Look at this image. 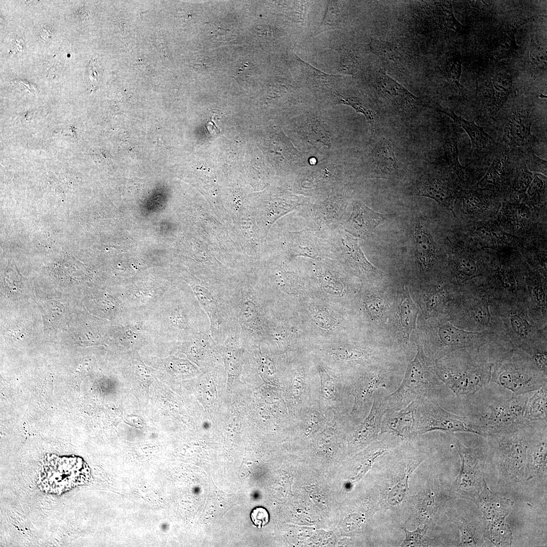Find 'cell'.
<instances>
[{
  "label": "cell",
  "mask_w": 547,
  "mask_h": 547,
  "mask_svg": "<svg viewBox=\"0 0 547 547\" xmlns=\"http://www.w3.org/2000/svg\"><path fill=\"white\" fill-rule=\"evenodd\" d=\"M165 296L160 325L166 337L185 341L198 334L210 333L209 319L195 295L189 292Z\"/></svg>",
  "instance_id": "obj_6"
},
{
  "label": "cell",
  "mask_w": 547,
  "mask_h": 547,
  "mask_svg": "<svg viewBox=\"0 0 547 547\" xmlns=\"http://www.w3.org/2000/svg\"><path fill=\"white\" fill-rule=\"evenodd\" d=\"M455 523L461 533V541L463 546H478L480 544L481 539L477 533L476 528L472 523L462 518L455 520Z\"/></svg>",
  "instance_id": "obj_38"
},
{
  "label": "cell",
  "mask_w": 547,
  "mask_h": 547,
  "mask_svg": "<svg viewBox=\"0 0 547 547\" xmlns=\"http://www.w3.org/2000/svg\"><path fill=\"white\" fill-rule=\"evenodd\" d=\"M328 354L337 362H362L367 360L369 353L364 349L339 346L331 347Z\"/></svg>",
  "instance_id": "obj_31"
},
{
  "label": "cell",
  "mask_w": 547,
  "mask_h": 547,
  "mask_svg": "<svg viewBox=\"0 0 547 547\" xmlns=\"http://www.w3.org/2000/svg\"><path fill=\"white\" fill-rule=\"evenodd\" d=\"M416 419L417 434L434 431L477 434L468 416L451 413L433 399L417 400Z\"/></svg>",
  "instance_id": "obj_9"
},
{
  "label": "cell",
  "mask_w": 547,
  "mask_h": 547,
  "mask_svg": "<svg viewBox=\"0 0 547 547\" xmlns=\"http://www.w3.org/2000/svg\"><path fill=\"white\" fill-rule=\"evenodd\" d=\"M260 296L251 289H241L238 321L242 345L260 342L267 336L268 326Z\"/></svg>",
  "instance_id": "obj_10"
},
{
  "label": "cell",
  "mask_w": 547,
  "mask_h": 547,
  "mask_svg": "<svg viewBox=\"0 0 547 547\" xmlns=\"http://www.w3.org/2000/svg\"><path fill=\"white\" fill-rule=\"evenodd\" d=\"M463 296L464 325L462 329L487 332L504 337L497 303L489 291L467 290L466 295Z\"/></svg>",
  "instance_id": "obj_7"
},
{
  "label": "cell",
  "mask_w": 547,
  "mask_h": 547,
  "mask_svg": "<svg viewBox=\"0 0 547 547\" xmlns=\"http://www.w3.org/2000/svg\"><path fill=\"white\" fill-rule=\"evenodd\" d=\"M338 51L340 55L339 71L345 74H355L359 65L357 55L353 51L347 49L340 48Z\"/></svg>",
  "instance_id": "obj_39"
},
{
  "label": "cell",
  "mask_w": 547,
  "mask_h": 547,
  "mask_svg": "<svg viewBox=\"0 0 547 547\" xmlns=\"http://www.w3.org/2000/svg\"><path fill=\"white\" fill-rule=\"evenodd\" d=\"M457 268L464 278L471 279L476 277L478 268L475 260L468 255H460L457 260Z\"/></svg>",
  "instance_id": "obj_43"
},
{
  "label": "cell",
  "mask_w": 547,
  "mask_h": 547,
  "mask_svg": "<svg viewBox=\"0 0 547 547\" xmlns=\"http://www.w3.org/2000/svg\"><path fill=\"white\" fill-rule=\"evenodd\" d=\"M505 160L504 155H498L494 158L486 173L477 184L478 189L492 190L499 188Z\"/></svg>",
  "instance_id": "obj_29"
},
{
  "label": "cell",
  "mask_w": 547,
  "mask_h": 547,
  "mask_svg": "<svg viewBox=\"0 0 547 547\" xmlns=\"http://www.w3.org/2000/svg\"><path fill=\"white\" fill-rule=\"evenodd\" d=\"M455 351L456 358L435 360L437 374L459 398H470L491 381L492 362L486 345Z\"/></svg>",
  "instance_id": "obj_1"
},
{
  "label": "cell",
  "mask_w": 547,
  "mask_h": 547,
  "mask_svg": "<svg viewBox=\"0 0 547 547\" xmlns=\"http://www.w3.org/2000/svg\"><path fill=\"white\" fill-rule=\"evenodd\" d=\"M370 48L388 69L400 73L406 69V60L397 47L386 42L373 39L370 43Z\"/></svg>",
  "instance_id": "obj_21"
},
{
  "label": "cell",
  "mask_w": 547,
  "mask_h": 547,
  "mask_svg": "<svg viewBox=\"0 0 547 547\" xmlns=\"http://www.w3.org/2000/svg\"><path fill=\"white\" fill-rule=\"evenodd\" d=\"M503 213L506 219L515 223L524 222L530 217V212L528 208L520 204L504 203Z\"/></svg>",
  "instance_id": "obj_40"
},
{
  "label": "cell",
  "mask_w": 547,
  "mask_h": 547,
  "mask_svg": "<svg viewBox=\"0 0 547 547\" xmlns=\"http://www.w3.org/2000/svg\"><path fill=\"white\" fill-rule=\"evenodd\" d=\"M530 394H513L506 399H491L473 406L467 416L477 434L489 437L504 434L532 423L525 417L526 405Z\"/></svg>",
  "instance_id": "obj_4"
},
{
  "label": "cell",
  "mask_w": 547,
  "mask_h": 547,
  "mask_svg": "<svg viewBox=\"0 0 547 547\" xmlns=\"http://www.w3.org/2000/svg\"><path fill=\"white\" fill-rule=\"evenodd\" d=\"M437 108L438 110L449 116L464 130L470 137L473 148L475 150H483L492 142V138L485 132L483 128L477 125L474 122L463 119L448 108L442 106Z\"/></svg>",
  "instance_id": "obj_24"
},
{
  "label": "cell",
  "mask_w": 547,
  "mask_h": 547,
  "mask_svg": "<svg viewBox=\"0 0 547 547\" xmlns=\"http://www.w3.org/2000/svg\"><path fill=\"white\" fill-rule=\"evenodd\" d=\"M377 87L382 96L402 110L414 109L419 103L418 98L389 76L382 69L378 71Z\"/></svg>",
  "instance_id": "obj_17"
},
{
  "label": "cell",
  "mask_w": 547,
  "mask_h": 547,
  "mask_svg": "<svg viewBox=\"0 0 547 547\" xmlns=\"http://www.w3.org/2000/svg\"><path fill=\"white\" fill-rule=\"evenodd\" d=\"M545 176L539 173L534 174L526 191L528 196L532 199H538L545 187Z\"/></svg>",
  "instance_id": "obj_46"
},
{
  "label": "cell",
  "mask_w": 547,
  "mask_h": 547,
  "mask_svg": "<svg viewBox=\"0 0 547 547\" xmlns=\"http://www.w3.org/2000/svg\"><path fill=\"white\" fill-rule=\"evenodd\" d=\"M444 386L437 374L435 360L427 357L418 344L417 354L409 364L401 384L384 397L383 401L386 410H399L414 401L433 399Z\"/></svg>",
  "instance_id": "obj_5"
},
{
  "label": "cell",
  "mask_w": 547,
  "mask_h": 547,
  "mask_svg": "<svg viewBox=\"0 0 547 547\" xmlns=\"http://www.w3.org/2000/svg\"><path fill=\"white\" fill-rule=\"evenodd\" d=\"M250 518L253 524L259 529L266 525L269 520L268 511L265 508L261 506L256 507L252 510Z\"/></svg>",
  "instance_id": "obj_51"
},
{
  "label": "cell",
  "mask_w": 547,
  "mask_h": 547,
  "mask_svg": "<svg viewBox=\"0 0 547 547\" xmlns=\"http://www.w3.org/2000/svg\"><path fill=\"white\" fill-rule=\"evenodd\" d=\"M484 516L490 521L505 518L512 502L505 498L493 495L486 485L476 499Z\"/></svg>",
  "instance_id": "obj_23"
},
{
  "label": "cell",
  "mask_w": 547,
  "mask_h": 547,
  "mask_svg": "<svg viewBox=\"0 0 547 547\" xmlns=\"http://www.w3.org/2000/svg\"><path fill=\"white\" fill-rule=\"evenodd\" d=\"M489 357L492 362L491 381L513 395L528 394L547 385L546 372L521 350L500 345L492 349Z\"/></svg>",
  "instance_id": "obj_2"
},
{
  "label": "cell",
  "mask_w": 547,
  "mask_h": 547,
  "mask_svg": "<svg viewBox=\"0 0 547 547\" xmlns=\"http://www.w3.org/2000/svg\"><path fill=\"white\" fill-rule=\"evenodd\" d=\"M492 84L496 103L501 105L505 101L510 92L512 81L511 77L506 74H499L492 80Z\"/></svg>",
  "instance_id": "obj_37"
},
{
  "label": "cell",
  "mask_w": 547,
  "mask_h": 547,
  "mask_svg": "<svg viewBox=\"0 0 547 547\" xmlns=\"http://www.w3.org/2000/svg\"><path fill=\"white\" fill-rule=\"evenodd\" d=\"M412 471V468L410 467L403 479L389 490L387 494V501L390 504H399L406 497L408 490V478Z\"/></svg>",
  "instance_id": "obj_41"
},
{
  "label": "cell",
  "mask_w": 547,
  "mask_h": 547,
  "mask_svg": "<svg viewBox=\"0 0 547 547\" xmlns=\"http://www.w3.org/2000/svg\"><path fill=\"white\" fill-rule=\"evenodd\" d=\"M445 154L448 164L457 176L460 179H464L463 167L461 165L458 160L456 139L452 135H450L446 139Z\"/></svg>",
  "instance_id": "obj_35"
},
{
  "label": "cell",
  "mask_w": 547,
  "mask_h": 547,
  "mask_svg": "<svg viewBox=\"0 0 547 547\" xmlns=\"http://www.w3.org/2000/svg\"><path fill=\"white\" fill-rule=\"evenodd\" d=\"M516 29L506 32L502 36L495 50V55L498 58H503L512 54L516 48L515 41Z\"/></svg>",
  "instance_id": "obj_42"
},
{
  "label": "cell",
  "mask_w": 547,
  "mask_h": 547,
  "mask_svg": "<svg viewBox=\"0 0 547 547\" xmlns=\"http://www.w3.org/2000/svg\"><path fill=\"white\" fill-rule=\"evenodd\" d=\"M319 381L303 367L294 368L289 376L287 406L296 421L304 410L315 404Z\"/></svg>",
  "instance_id": "obj_14"
},
{
  "label": "cell",
  "mask_w": 547,
  "mask_h": 547,
  "mask_svg": "<svg viewBox=\"0 0 547 547\" xmlns=\"http://www.w3.org/2000/svg\"><path fill=\"white\" fill-rule=\"evenodd\" d=\"M530 395L526 405L525 417L530 422L546 423L547 386Z\"/></svg>",
  "instance_id": "obj_26"
},
{
  "label": "cell",
  "mask_w": 547,
  "mask_h": 547,
  "mask_svg": "<svg viewBox=\"0 0 547 547\" xmlns=\"http://www.w3.org/2000/svg\"><path fill=\"white\" fill-rule=\"evenodd\" d=\"M417 404V400L399 410H387L382 419L380 433H388L405 439L416 435Z\"/></svg>",
  "instance_id": "obj_15"
},
{
  "label": "cell",
  "mask_w": 547,
  "mask_h": 547,
  "mask_svg": "<svg viewBox=\"0 0 547 547\" xmlns=\"http://www.w3.org/2000/svg\"><path fill=\"white\" fill-rule=\"evenodd\" d=\"M497 302L505 339L512 347L532 359L546 353V323L533 316L525 303Z\"/></svg>",
  "instance_id": "obj_3"
},
{
  "label": "cell",
  "mask_w": 547,
  "mask_h": 547,
  "mask_svg": "<svg viewBox=\"0 0 547 547\" xmlns=\"http://www.w3.org/2000/svg\"><path fill=\"white\" fill-rule=\"evenodd\" d=\"M316 371L319 381L314 405L330 416L333 412L349 413V397L342 378L320 361L316 364Z\"/></svg>",
  "instance_id": "obj_12"
},
{
  "label": "cell",
  "mask_w": 547,
  "mask_h": 547,
  "mask_svg": "<svg viewBox=\"0 0 547 547\" xmlns=\"http://www.w3.org/2000/svg\"><path fill=\"white\" fill-rule=\"evenodd\" d=\"M167 525H166V524H163V525H162V529H163V530L165 531V530H166V529H167Z\"/></svg>",
  "instance_id": "obj_54"
},
{
  "label": "cell",
  "mask_w": 547,
  "mask_h": 547,
  "mask_svg": "<svg viewBox=\"0 0 547 547\" xmlns=\"http://www.w3.org/2000/svg\"><path fill=\"white\" fill-rule=\"evenodd\" d=\"M340 3L337 1H330L324 19L315 35L325 31L340 28L343 20Z\"/></svg>",
  "instance_id": "obj_32"
},
{
  "label": "cell",
  "mask_w": 547,
  "mask_h": 547,
  "mask_svg": "<svg viewBox=\"0 0 547 547\" xmlns=\"http://www.w3.org/2000/svg\"><path fill=\"white\" fill-rule=\"evenodd\" d=\"M385 216L368 208L363 202L353 203L351 214L344 224L346 232L356 238H369L375 228L383 223Z\"/></svg>",
  "instance_id": "obj_16"
},
{
  "label": "cell",
  "mask_w": 547,
  "mask_h": 547,
  "mask_svg": "<svg viewBox=\"0 0 547 547\" xmlns=\"http://www.w3.org/2000/svg\"><path fill=\"white\" fill-rule=\"evenodd\" d=\"M531 123L529 113L525 111H517L510 115L507 123V132L514 144L523 146L532 142Z\"/></svg>",
  "instance_id": "obj_20"
},
{
  "label": "cell",
  "mask_w": 547,
  "mask_h": 547,
  "mask_svg": "<svg viewBox=\"0 0 547 547\" xmlns=\"http://www.w3.org/2000/svg\"><path fill=\"white\" fill-rule=\"evenodd\" d=\"M526 166L532 172H538L546 175V161L536 156L532 151L527 154Z\"/></svg>",
  "instance_id": "obj_49"
},
{
  "label": "cell",
  "mask_w": 547,
  "mask_h": 547,
  "mask_svg": "<svg viewBox=\"0 0 547 547\" xmlns=\"http://www.w3.org/2000/svg\"><path fill=\"white\" fill-rule=\"evenodd\" d=\"M417 193L419 196L433 199L452 210L455 195L448 184L441 178L435 177L426 178L420 183Z\"/></svg>",
  "instance_id": "obj_19"
},
{
  "label": "cell",
  "mask_w": 547,
  "mask_h": 547,
  "mask_svg": "<svg viewBox=\"0 0 547 547\" xmlns=\"http://www.w3.org/2000/svg\"><path fill=\"white\" fill-rule=\"evenodd\" d=\"M529 57L532 62L536 66L541 67L545 66L546 63L545 50L542 47L531 39V47L529 51Z\"/></svg>",
  "instance_id": "obj_50"
},
{
  "label": "cell",
  "mask_w": 547,
  "mask_h": 547,
  "mask_svg": "<svg viewBox=\"0 0 547 547\" xmlns=\"http://www.w3.org/2000/svg\"><path fill=\"white\" fill-rule=\"evenodd\" d=\"M303 239L299 232H296L295 235V255H303L312 258H320L324 249V245L322 241H319L316 237L310 235L309 232L301 231Z\"/></svg>",
  "instance_id": "obj_28"
},
{
  "label": "cell",
  "mask_w": 547,
  "mask_h": 547,
  "mask_svg": "<svg viewBox=\"0 0 547 547\" xmlns=\"http://www.w3.org/2000/svg\"><path fill=\"white\" fill-rule=\"evenodd\" d=\"M299 59V58H298ZM302 66V69L307 77L312 80L317 84L322 86H329L333 85L339 80L340 75L326 73L301 60L298 59Z\"/></svg>",
  "instance_id": "obj_36"
},
{
  "label": "cell",
  "mask_w": 547,
  "mask_h": 547,
  "mask_svg": "<svg viewBox=\"0 0 547 547\" xmlns=\"http://www.w3.org/2000/svg\"><path fill=\"white\" fill-rule=\"evenodd\" d=\"M534 174L527 169H522L518 173L514 183L515 190L521 193H525L532 181Z\"/></svg>",
  "instance_id": "obj_48"
},
{
  "label": "cell",
  "mask_w": 547,
  "mask_h": 547,
  "mask_svg": "<svg viewBox=\"0 0 547 547\" xmlns=\"http://www.w3.org/2000/svg\"><path fill=\"white\" fill-rule=\"evenodd\" d=\"M456 444L461 465L454 484L455 490L467 498L476 500L486 485L483 473L484 454L481 449L466 447L457 440Z\"/></svg>",
  "instance_id": "obj_13"
},
{
  "label": "cell",
  "mask_w": 547,
  "mask_h": 547,
  "mask_svg": "<svg viewBox=\"0 0 547 547\" xmlns=\"http://www.w3.org/2000/svg\"><path fill=\"white\" fill-rule=\"evenodd\" d=\"M342 379L347 395L353 397L349 416L355 424L358 423L368 414L376 393L386 386L385 376L381 372L370 370Z\"/></svg>",
  "instance_id": "obj_11"
},
{
  "label": "cell",
  "mask_w": 547,
  "mask_h": 547,
  "mask_svg": "<svg viewBox=\"0 0 547 547\" xmlns=\"http://www.w3.org/2000/svg\"><path fill=\"white\" fill-rule=\"evenodd\" d=\"M381 390L376 393L368 414L355 428V440L357 442L372 439L380 433L382 419L387 410Z\"/></svg>",
  "instance_id": "obj_18"
},
{
  "label": "cell",
  "mask_w": 547,
  "mask_h": 547,
  "mask_svg": "<svg viewBox=\"0 0 547 547\" xmlns=\"http://www.w3.org/2000/svg\"><path fill=\"white\" fill-rule=\"evenodd\" d=\"M414 238L416 257L424 266L430 265L435 258V246L431 235L421 223L415 227Z\"/></svg>",
  "instance_id": "obj_25"
},
{
  "label": "cell",
  "mask_w": 547,
  "mask_h": 547,
  "mask_svg": "<svg viewBox=\"0 0 547 547\" xmlns=\"http://www.w3.org/2000/svg\"><path fill=\"white\" fill-rule=\"evenodd\" d=\"M528 425L514 432L490 436L496 443L495 455L500 472L512 481H519L524 478L527 464Z\"/></svg>",
  "instance_id": "obj_8"
},
{
  "label": "cell",
  "mask_w": 547,
  "mask_h": 547,
  "mask_svg": "<svg viewBox=\"0 0 547 547\" xmlns=\"http://www.w3.org/2000/svg\"><path fill=\"white\" fill-rule=\"evenodd\" d=\"M427 528L423 529L417 527L413 531L404 529L405 532V538L401 544L402 546H422L427 543L428 538L426 535Z\"/></svg>",
  "instance_id": "obj_44"
},
{
  "label": "cell",
  "mask_w": 547,
  "mask_h": 547,
  "mask_svg": "<svg viewBox=\"0 0 547 547\" xmlns=\"http://www.w3.org/2000/svg\"><path fill=\"white\" fill-rule=\"evenodd\" d=\"M374 162L381 172H392L398 168L397 159L393 149L386 141H381L376 147Z\"/></svg>",
  "instance_id": "obj_30"
},
{
  "label": "cell",
  "mask_w": 547,
  "mask_h": 547,
  "mask_svg": "<svg viewBox=\"0 0 547 547\" xmlns=\"http://www.w3.org/2000/svg\"><path fill=\"white\" fill-rule=\"evenodd\" d=\"M355 238L347 232L340 235V249L345 258L353 267L362 272L374 270L376 268L367 260Z\"/></svg>",
  "instance_id": "obj_22"
},
{
  "label": "cell",
  "mask_w": 547,
  "mask_h": 547,
  "mask_svg": "<svg viewBox=\"0 0 547 547\" xmlns=\"http://www.w3.org/2000/svg\"><path fill=\"white\" fill-rule=\"evenodd\" d=\"M505 518L492 521L487 530V535L497 546H507L512 540V533L504 521Z\"/></svg>",
  "instance_id": "obj_33"
},
{
  "label": "cell",
  "mask_w": 547,
  "mask_h": 547,
  "mask_svg": "<svg viewBox=\"0 0 547 547\" xmlns=\"http://www.w3.org/2000/svg\"><path fill=\"white\" fill-rule=\"evenodd\" d=\"M529 463L534 474H544L546 470V432L539 435L534 440H529L527 447V463Z\"/></svg>",
  "instance_id": "obj_27"
},
{
  "label": "cell",
  "mask_w": 547,
  "mask_h": 547,
  "mask_svg": "<svg viewBox=\"0 0 547 547\" xmlns=\"http://www.w3.org/2000/svg\"><path fill=\"white\" fill-rule=\"evenodd\" d=\"M476 231L480 238L488 241H497L503 238L500 231L485 226L477 228Z\"/></svg>",
  "instance_id": "obj_53"
},
{
  "label": "cell",
  "mask_w": 547,
  "mask_h": 547,
  "mask_svg": "<svg viewBox=\"0 0 547 547\" xmlns=\"http://www.w3.org/2000/svg\"><path fill=\"white\" fill-rule=\"evenodd\" d=\"M463 206L468 212L476 213L483 208L484 203L480 198L474 194L469 193L464 197Z\"/></svg>",
  "instance_id": "obj_52"
},
{
  "label": "cell",
  "mask_w": 547,
  "mask_h": 547,
  "mask_svg": "<svg viewBox=\"0 0 547 547\" xmlns=\"http://www.w3.org/2000/svg\"><path fill=\"white\" fill-rule=\"evenodd\" d=\"M337 93L341 103L351 106L357 112L362 113L366 117L371 128L374 127L375 116L370 108L364 103L361 102L357 99H355L354 98L345 97L338 92Z\"/></svg>",
  "instance_id": "obj_45"
},
{
  "label": "cell",
  "mask_w": 547,
  "mask_h": 547,
  "mask_svg": "<svg viewBox=\"0 0 547 547\" xmlns=\"http://www.w3.org/2000/svg\"><path fill=\"white\" fill-rule=\"evenodd\" d=\"M461 72V63L458 59H452L447 63L445 68V74L453 84L457 85Z\"/></svg>",
  "instance_id": "obj_47"
},
{
  "label": "cell",
  "mask_w": 547,
  "mask_h": 547,
  "mask_svg": "<svg viewBox=\"0 0 547 547\" xmlns=\"http://www.w3.org/2000/svg\"><path fill=\"white\" fill-rule=\"evenodd\" d=\"M418 308L409 295L404 296L401 307V322L406 333H409L415 328Z\"/></svg>",
  "instance_id": "obj_34"
}]
</instances>
